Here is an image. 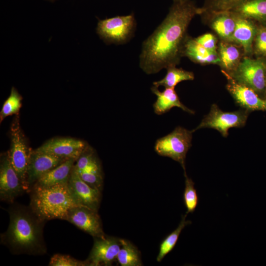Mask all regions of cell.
I'll list each match as a JSON object with an SVG mask.
<instances>
[{
	"instance_id": "6da1fadb",
	"label": "cell",
	"mask_w": 266,
	"mask_h": 266,
	"mask_svg": "<svg viewBox=\"0 0 266 266\" xmlns=\"http://www.w3.org/2000/svg\"><path fill=\"white\" fill-rule=\"evenodd\" d=\"M200 7L192 0H173L162 23L144 41L139 66L146 74L176 66L183 57L189 25Z\"/></svg>"
},
{
	"instance_id": "7a4b0ae2",
	"label": "cell",
	"mask_w": 266,
	"mask_h": 266,
	"mask_svg": "<svg viewBox=\"0 0 266 266\" xmlns=\"http://www.w3.org/2000/svg\"><path fill=\"white\" fill-rule=\"evenodd\" d=\"M9 224L0 242L15 254L41 255L46 253L43 236L45 221L30 207L13 204L8 209Z\"/></svg>"
},
{
	"instance_id": "3957f363",
	"label": "cell",
	"mask_w": 266,
	"mask_h": 266,
	"mask_svg": "<svg viewBox=\"0 0 266 266\" xmlns=\"http://www.w3.org/2000/svg\"><path fill=\"white\" fill-rule=\"evenodd\" d=\"M28 193L30 196L29 206L45 221L55 219L66 220L69 210L78 205L67 183L49 187L33 186Z\"/></svg>"
},
{
	"instance_id": "277c9868",
	"label": "cell",
	"mask_w": 266,
	"mask_h": 266,
	"mask_svg": "<svg viewBox=\"0 0 266 266\" xmlns=\"http://www.w3.org/2000/svg\"><path fill=\"white\" fill-rule=\"evenodd\" d=\"M193 133V130L178 126L170 133L157 140L155 150L159 155L179 163L185 170L186 156L192 146Z\"/></svg>"
},
{
	"instance_id": "5b68a950",
	"label": "cell",
	"mask_w": 266,
	"mask_h": 266,
	"mask_svg": "<svg viewBox=\"0 0 266 266\" xmlns=\"http://www.w3.org/2000/svg\"><path fill=\"white\" fill-rule=\"evenodd\" d=\"M229 74L236 81L249 87L258 95L265 94L266 91V60L244 56L236 68Z\"/></svg>"
},
{
	"instance_id": "8992f818",
	"label": "cell",
	"mask_w": 266,
	"mask_h": 266,
	"mask_svg": "<svg viewBox=\"0 0 266 266\" xmlns=\"http://www.w3.org/2000/svg\"><path fill=\"white\" fill-rule=\"evenodd\" d=\"M135 27L133 14L117 16L100 20L97 33L107 44H122L132 37Z\"/></svg>"
},
{
	"instance_id": "52a82bcc",
	"label": "cell",
	"mask_w": 266,
	"mask_h": 266,
	"mask_svg": "<svg viewBox=\"0 0 266 266\" xmlns=\"http://www.w3.org/2000/svg\"><path fill=\"white\" fill-rule=\"evenodd\" d=\"M249 111L241 109L226 112L222 110L216 104H212L209 113L206 115L200 124L193 131L202 128H211L218 131L223 137L229 135V130L232 128H241L245 126Z\"/></svg>"
},
{
	"instance_id": "ba28073f",
	"label": "cell",
	"mask_w": 266,
	"mask_h": 266,
	"mask_svg": "<svg viewBox=\"0 0 266 266\" xmlns=\"http://www.w3.org/2000/svg\"><path fill=\"white\" fill-rule=\"evenodd\" d=\"M11 146L8 152L10 162L28 193L27 171L32 150L28 148L18 123L12 126Z\"/></svg>"
},
{
	"instance_id": "9c48e42d",
	"label": "cell",
	"mask_w": 266,
	"mask_h": 266,
	"mask_svg": "<svg viewBox=\"0 0 266 266\" xmlns=\"http://www.w3.org/2000/svg\"><path fill=\"white\" fill-rule=\"evenodd\" d=\"M25 192H27L10 162L8 152L2 154L0 164V200L13 203Z\"/></svg>"
},
{
	"instance_id": "30bf717a",
	"label": "cell",
	"mask_w": 266,
	"mask_h": 266,
	"mask_svg": "<svg viewBox=\"0 0 266 266\" xmlns=\"http://www.w3.org/2000/svg\"><path fill=\"white\" fill-rule=\"evenodd\" d=\"M66 220L94 237L106 236L98 211L88 207L77 205L72 207L69 210Z\"/></svg>"
},
{
	"instance_id": "8fae6325",
	"label": "cell",
	"mask_w": 266,
	"mask_h": 266,
	"mask_svg": "<svg viewBox=\"0 0 266 266\" xmlns=\"http://www.w3.org/2000/svg\"><path fill=\"white\" fill-rule=\"evenodd\" d=\"M221 72L227 80L226 89L238 105L249 112L266 110L265 100L261 98L255 91L237 82L226 72L222 70Z\"/></svg>"
},
{
	"instance_id": "7c38bea8",
	"label": "cell",
	"mask_w": 266,
	"mask_h": 266,
	"mask_svg": "<svg viewBox=\"0 0 266 266\" xmlns=\"http://www.w3.org/2000/svg\"><path fill=\"white\" fill-rule=\"evenodd\" d=\"M199 15L219 40L232 42L237 21V16L233 11H204Z\"/></svg>"
},
{
	"instance_id": "4fadbf2b",
	"label": "cell",
	"mask_w": 266,
	"mask_h": 266,
	"mask_svg": "<svg viewBox=\"0 0 266 266\" xmlns=\"http://www.w3.org/2000/svg\"><path fill=\"white\" fill-rule=\"evenodd\" d=\"M67 185L74 200L78 205L98 210L101 200V191L92 188L83 180L74 166Z\"/></svg>"
},
{
	"instance_id": "5bb4252c",
	"label": "cell",
	"mask_w": 266,
	"mask_h": 266,
	"mask_svg": "<svg viewBox=\"0 0 266 266\" xmlns=\"http://www.w3.org/2000/svg\"><path fill=\"white\" fill-rule=\"evenodd\" d=\"M120 247L119 238L108 236L94 237L92 249L86 260L89 266H110L117 260Z\"/></svg>"
},
{
	"instance_id": "9a60e30c",
	"label": "cell",
	"mask_w": 266,
	"mask_h": 266,
	"mask_svg": "<svg viewBox=\"0 0 266 266\" xmlns=\"http://www.w3.org/2000/svg\"><path fill=\"white\" fill-rule=\"evenodd\" d=\"M85 143L75 138L62 137L52 138L34 151L51 154L66 160H77L86 148Z\"/></svg>"
},
{
	"instance_id": "2e32d148",
	"label": "cell",
	"mask_w": 266,
	"mask_h": 266,
	"mask_svg": "<svg viewBox=\"0 0 266 266\" xmlns=\"http://www.w3.org/2000/svg\"><path fill=\"white\" fill-rule=\"evenodd\" d=\"M66 160L55 155L32 150L27 171L28 192L41 176Z\"/></svg>"
},
{
	"instance_id": "e0dca14e",
	"label": "cell",
	"mask_w": 266,
	"mask_h": 266,
	"mask_svg": "<svg viewBox=\"0 0 266 266\" xmlns=\"http://www.w3.org/2000/svg\"><path fill=\"white\" fill-rule=\"evenodd\" d=\"M236 16V24L232 42L241 47L244 56L251 57L253 54V44L258 25L250 19Z\"/></svg>"
},
{
	"instance_id": "ac0fdd59",
	"label": "cell",
	"mask_w": 266,
	"mask_h": 266,
	"mask_svg": "<svg viewBox=\"0 0 266 266\" xmlns=\"http://www.w3.org/2000/svg\"><path fill=\"white\" fill-rule=\"evenodd\" d=\"M217 52L220 60L219 66L222 70L229 74L236 68L244 56L241 47L231 41L219 40Z\"/></svg>"
},
{
	"instance_id": "d6986e66",
	"label": "cell",
	"mask_w": 266,
	"mask_h": 266,
	"mask_svg": "<svg viewBox=\"0 0 266 266\" xmlns=\"http://www.w3.org/2000/svg\"><path fill=\"white\" fill-rule=\"evenodd\" d=\"M151 91L157 96V100L153 104L155 113L162 115L169 111L172 108L177 107L189 114H194L195 112L187 107L180 101L174 88H165L160 91L158 87L153 86Z\"/></svg>"
},
{
	"instance_id": "ffe728a7",
	"label": "cell",
	"mask_w": 266,
	"mask_h": 266,
	"mask_svg": "<svg viewBox=\"0 0 266 266\" xmlns=\"http://www.w3.org/2000/svg\"><path fill=\"white\" fill-rule=\"evenodd\" d=\"M183 57H186L192 62L202 65H219L220 60L217 52L206 49L195 39L189 35L184 48Z\"/></svg>"
},
{
	"instance_id": "44dd1931",
	"label": "cell",
	"mask_w": 266,
	"mask_h": 266,
	"mask_svg": "<svg viewBox=\"0 0 266 266\" xmlns=\"http://www.w3.org/2000/svg\"><path fill=\"white\" fill-rule=\"evenodd\" d=\"M230 11L237 16L266 26V0H242Z\"/></svg>"
},
{
	"instance_id": "7402d4cb",
	"label": "cell",
	"mask_w": 266,
	"mask_h": 266,
	"mask_svg": "<svg viewBox=\"0 0 266 266\" xmlns=\"http://www.w3.org/2000/svg\"><path fill=\"white\" fill-rule=\"evenodd\" d=\"M76 161L77 160L74 159L66 160L41 176L33 186L49 187L58 184H67Z\"/></svg>"
},
{
	"instance_id": "603a6c76",
	"label": "cell",
	"mask_w": 266,
	"mask_h": 266,
	"mask_svg": "<svg viewBox=\"0 0 266 266\" xmlns=\"http://www.w3.org/2000/svg\"><path fill=\"white\" fill-rule=\"evenodd\" d=\"M165 76L160 80L153 83V86L159 87L163 86L165 88H174L180 82L187 80H193L195 75L193 72L187 71L176 66L166 68Z\"/></svg>"
},
{
	"instance_id": "cb8c5ba5",
	"label": "cell",
	"mask_w": 266,
	"mask_h": 266,
	"mask_svg": "<svg viewBox=\"0 0 266 266\" xmlns=\"http://www.w3.org/2000/svg\"><path fill=\"white\" fill-rule=\"evenodd\" d=\"M121 247L117 260L121 266H142L140 252L130 241L120 239Z\"/></svg>"
},
{
	"instance_id": "d4e9b609",
	"label": "cell",
	"mask_w": 266,
	"mask_h": 266,
	"mask_svg": "<svg viewBox=\"0 0 266 266\" xmlns=\"http://www.w3.org/2000/svg\"><path fill=\"white\" fill-rule=\"evenodd\" d=\"M187 215L186 213L184 216H182L181 220L177 228L167 235L161 243L157 258L158 262H160L162 261L163 258L173 249L182 230L186 226L191 224L190 221L186 220Z\"/></svg>"
},
{
	"instance_id": "484cf974",
	"label": "cell",
	"mask_w": 266,
	"mask_h": 266,
	"mask_svg": "<svg viewBox=\"0 0 266 266\" xmlns=\"http://www.w3.org/2000/svg\"><path fill=\"white\" fill-rule=\"evenodd\" d=\"M22 97L15 87L11 88L10 94L4 102L0 112V122L6 117L18 113L21 105Z\"/></svg>"
},
{
	"instance_id": "4316f807",
	"label": "cell",
	"mask_w": 266,
	"mask_h": 266,
	"mask_svg": "<svg viewBox=\"0 0 266 266\" xmlns=\"http://www.w3.org/2000/svg\"><path fill=\"white\" fill-rule=\"evenodd\" d=\"M185 177V189L183 194V200L187 209L186 213H193L198 206L199 198L197 190L195 188V183L188 177L184 170Z\"/></svg>"
},
{
	"instance_id": "83f0119b",
	"label": "cell",
	"mask_w": 266,
	"mask_h": 266,
	"mask_svg": "<svg viewBox=\"0 0 266 266\" xmlns=\"http://www.w3.org/2000/svg\"><path fill=\"white\" fill-rule=\"evenodd\" d=\"M242 0H203V3L200 7V14L204 11H230Z\"/></svg>"
},
{
	"instance_id": "f1b7e54d",
	"label": "cell",
	"mask_w": 266,
	"mask_h": 266,
	"mask_svg": "<svg viewBox=\"0 0 266 266\" xmlns=\"http://www.w3.org/2000/svg\"><path fill=\"white\" fill-rule=\"evenodd\" d=\"M76 162L74 167L78 172L100 166L93 149L88 147H86Z\"/></svg>"
},
{
	"instance_id": "f546056e",
	"label": "cell",
	"mask_w": 266,
	"mask_h": 266,
	"mask_svg": "<svg viewBox=\"0 0 266 266\" xmlns=\"http://www.w3.org/2000/svg\"><path fill=\"white\" fill-rule=\"evenodd\" d=\"M78 173L82 180L91 187L101 191L103 185V178L100 166Z\"/></svg>"
},
{
	"instance_id": "4dcf8cb0",
	"label": "cell",
	"mask_w": 266,
	"mask_h": 266,
	"mask_svg": "<svg viewBox=\"0 0 266 266\" xmlns=\"http://www.w3.org/2000/svg\"><path fill=\"white\" fill-rule=\"evenodd\" d=\"M253 53L266 60V26L259 24L253 44Z\"/></svg>"
},
{
	"instance_id": "1f68e13d",
	"label": "cell",
	"mask_w": 266,
	"mask_h": 266,
	"mask_svg": "<svg viewBox=\"0 0 266 266\" xmlns=\"http://www.w3.org/2000/svg\"><path fill=\"white\" fill-rule=\"evenodd\" d=\"M50 266H89L86 260H77L69 255L56 254L50 259Z\"/></svg>"
},
{
	"instance_id": "d6a6232c",
	"label": "cell",
	"mask_w": 266,
	"mask_h": 266,
	"mask_svg": "<svg viewBox=\"0 0 266 266\" xmlns=\"http://www.w3.org/2000/svg\"><path fill=\"white\" fill-rule=\"evenodd\" d=\"M195 39L199 44L206 49L211 51L217 52L219 39L214 33H204L195 37Z\"/></svg>"
},
{
	"instance_id": "836d02e7",
	"label": "cell",
	"mask_w": 266,
	"mask_h": 266,
	"mask_svg": "<svg viewBox=\"0 0 266 266\" xmlns=\"http://www.w3.org/2000/svg\"><path fill=\"white\" fill-rule=\"evenodd\" d=\"M264 96H265L264 100H265L266 101V92H265V93L264 94Z\"/></svg>"
},
{
	"instance_id": "e575fe53",
	"label": "cell",
	"mask_w": 266,
	"mask_h": 266,
	"mask_svg": "<svg viewBox=\"0 0 266 266\" xmlns=\"http://www.w3.org/2000/svg\"></svg>"
}]
</instances>
